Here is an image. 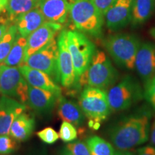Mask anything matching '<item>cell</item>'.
I'll return each mask as SVG.
<instances>
[{
  "mask_svg": "<svg viewBox=\"0 0 155 155\" xmlns=\"http://www.w3.org/2000/svg\"><path fill=\"white\" fill-rule=\"evenodd\" d=\"M150 111L139 110L124 117L111 128L109 138L118 150H129L144 144L149 139Z\"/></svg>",
  "mask_w": 155,
  "mask_h": 155,
  "instance_id": "obj_1",
  "label": "cell"
},
{
  "mask_svg": "<svg viewBox=\"0 0 155 155\" xmlns=\"http://www.w3.org/2000/svg\"><path fill=\"white\" fill-rule=\"evenodd\" d=\"M118 78L119 73L106 53L98 50L93 56L88 69L81 75L75 85L105 90L115 84Z\"/></svg>",
  "mask_w": 155,
  "mask_h": 155,
  "instance_id": "obj_2",
  "label": "cell"
},
{
  "mask_svg": "<svg viewBox=\"0 0 155 155\" xmlns=\"http://www.w3.org/2000/svg\"><path fill=\"white\" fill-rule=\"evenodd\" d=\"M70 18L74 28L93 36H99L104 24V15L91 0H70Z\"/></svg>",
  "mask_w": 155,
  "mask_h": 155,
  "instance_id": "obj_3",
  "label": "cell"
},
{
  "mask_svg": "<svg viewBox=\"0 0 155 155\" xmlns=\"http://www.w3.org/2000/svg\"><path fill=\"white\" fill-rule=\"evenodd\" d=\"M78 104L89 120V126L98 129L101 121L111 113L107 93L104 89L87 86L79 97Z\"/></svg>",
  "mask_w": 155,
  "mask_h": 155,
  "instance_id": "obj_4",
  "label": "cell"
},
{
  "mask_svg": "<svg viewBox=\"0 0 155 155\" xmlns=\"http://www.w3.org/2000/svg\"><path fill=\"white\" fill-rule=\"evenodd\" d=\"M104 45L119 67L127 70L135 68L136 56L140 46L137 37L129 34L114 35L106 38Z\"/></svg>",
  "mask_w": 155,
  "mask_h": 155,
  "instance_id": "obj_5",
  "label": "cell"
},
{
  "mask_svg": "<svg viewBox=\"0 0 155 155\" xmlns=\"http://www.w3.org/2000/svg\"><path fill=\"white\" fill-rule=\"evenodd\" d=\"M108 100L112 111H124L134 105L143 98L140 84L134 78L126 75L107 93Z\"/></svg>",
  "mask_w": 155,
  "mask_h": 155,
  "instance_id": "obj_6",
  "label": "cell"
},
{
  "mask_svg": "<svg viewBox=\"0 0 155 155\" xmlns=\"http://www.w3.org/2000/svg\"><path fill=\"white\" fill-rule=\"evenodd\" d=\"M68 46L75 70V84L88 69L94 55L95 47L87 37L78 31H67Z\"/></svg>",
  "mask_w": 155,
  "mask_h": 155,
  "instance_id": "obj_7",
  "label": "cell"
},
{
  "mask_svg": "<svg viewBox=\"0 0 155 155\" xmlns=\"http://www.w3.org/2000/svg\"><path fill=\"white\" fill-rule=\"evenodd\" d=\"M29 84L19 68L0 65V93L22 104L28 102Z\"/></svg>",
  "mask_w": 155,
  "mask_h": 155,
  "instance_id": "obj_8",
  "label": "cell"
},
{
  "mask_svg": "<svg viewBox=\"0 0 155 155\" xmlns=\"http://www.w3.org/2000/svg\"><path fill=\"white\" fill-rule=\"evenodd\" d=\"M24 64L47 73L55 82H60L58 40L53 39L48 45L31 55Z\"/></svg>",
  "mask_w": 155,
  "mask_h": 155,
  "instance_id": "obj_9",
  "label": "cell"
},
{
  "mask_svg": "<svg viewBox=\"0 0 155 155\" xmlns=\"http://www.w3.org/2000/svg\"><path fill=\"white\" fill-rule=\"evenodd\" d=\"M58 71L60 83L65 88L75 84V70L67 41V31L63 30L58 39Z\"/></svg>",
  "mask_w": 155,
  "mask_h": 155,
  "instance_id": "obj_10",
  "label": "cell"
},
{
  "mask_svg": "<svg viewBox=\"0 0 155 155\" xmlns=\"http://www.w3.org/2000/svg\"><path fill=\"white\" fill-rule=\"evenodd\" d=\"M61 29L62 25L45 21L40 28L30 35L27 38L28 43L25 48L24 63L31 55L55 39L56 35Z\"/></svg>",
  "mask_w": 155,
  "mask_h": 155,
  "instance_id": "obj_11",
  "label": "cell"
},
{
  "mask_svg": "<svg viewBox=\"0 0 155 155\" xmlns=\"http://www.w3.org/2000/svg\"><path fill=\"white\" fill-rule=\"evenodd\" d=\"M135 68L145 85L155 76V45L140 44L135 60Z\"/></svg>",
  "mask_w": 155,
  "mask_h": 155,
  "instance_id": "obj_12",
  "label": "cell"
},
{
  "mask_svg": "<svg viewBox=\"0 0 155 155\" xmlns=\"http://www.w3.org/2000/svg\"><path fill=\"white\" fill-rule=\"evenodd\" d=\"M133 0H116L108 9L106 16L107 28L111 31L119 30L129 24L131 19Z\"/></svg>",
  "mask_w": 155,
  "mask_h": 155,
  "instance_id": "obj_13",
  "label": "cell"
},
{
  "mask_svg": "<svg viewBox=\"0 0 155 155\" xmlns=\"http://www.w3.org/2000/svg\"><path fill=\"white\" fill-rule=\"evenodd\" d=\"M25 110V104L11 97L2 96L0 98V135H9L14 120Z\"/></svg>",
  "mask_w": 155,
  "mask_h": 155,
  "instance_id": "obj_14",
  "label": "cell"
},
{
  "mask_svg": "<svg viewBox=\"0 0 155 155\" xmlns=\"http://www.w3.org/2000/svg\"><path fill=\"white\" fill-rule=\"evenodd\" d=\"M22 76L31 86L61 95V88L47 73L22 64L18 67Z\"/></svg>",
  "mask_w": 155,
  "mask_h": 155,
  "instance_id": "obj_15",
  "label": "cell"
},
{
  "mask_svg": "<svg viewBox=\"0 0 155 155\" xmlns=\"http://www.w3.org/2000/svg\"><path fill=\"white\" fill-rule=\"evenodd\" d=\"M28 104L30 108L38 113H46L55 105L60 95L55 93L28 86Z\"/></svg>",
  "mask_w": 155,
  "mask_h": 155,
  "instance_id": "obj_16",
  "label": "cell"
},
{
  "mask_svg": "<svg viewBox=\"0 0 155 155\" xmlns=\"http://www.w3.org/2000/svg\"><path fill=\"white\" fill-rule=\"evenodd\" d=\"M70 6V0H43L39 7L46 21L62 25L66 21Z\"/></svg>",
  "mask_w": 155,
  "mask_h": 155,
  "instance_id": "obj_17",
  "label": "cell"
},
{
  "mask_svg": "<svg viewBox=\"0 0 155 155\" xmlns=\"http://www.w3.org/2000/svg\"><path fill=\"white\" fill-rule=\"evenodd\" d=\"M45 21L41 9L38 7L19 15L15 20V26L20 35L28 38Z\"/></svg>",
  "mask_w": 155,
  "mask_h": 155,
  "instance_id": "obj_18",
  "label": "cell"
},
{
  "mask_svg": "<svg viewBox=\"0 0 155 155\" xmlns=\"http://www.w3.org/2000/svg\"><path fill=\"white\" fill-rule=\"evenodd\" d=\"M58 114L63 121H68L75 126L82 125L85 114L76 103L60 96L58 100Z\"/></svg>",
  "mask_w": 155,
  "mask_h": 155,
  "instance_id": "obj_19",
  "label": "cell"
},
{
  "mask_svg": "<svg viewBox=\"0 0 155 155\" xmlns=\"http://www.w3.org/2000/svg\"><path fill=\"white\" fill-rule=\"evenodd\" d=\"M35 119L25 111L17 116L9 130V135L17 141H25L33 132Z\"/></svg>",
  "mask_w": 155,
  "mask_h": 155,
  "instance_id": "obj_20",
  "label": "cell"
},
{
  "mask_svg": "<svg viewBox=\"0 0 155 155\" xmlns=\"http://www.w3.org/2000/svg\"><path fill=\"white\" fill-rule=\"evenodd\" d=\"M40 2V0H8L6 11L9 20L15 22L19 15L38 7Z\"/></svg>",
  "mask_w": 155,
  "mask_h": 155,
  "instance_id": "obj_21",
  "label": "cell"
},
{
  "mask_svg": "<svg viewBox=\"0 0 155 155\" xmlns=\"http://www.w3.org/2000/svg\"><path fill=\"white\" fill-rule=\"evenodd\" d=\"M27 43H28L27 38L18 33L10 52L4 61V65L19 67V65L24 64L25 52Z\"/></svg>",
  "mask_w": 155,
  "mask_h": 155,
  "instance_id": "obj_22",
  "label": "cell"
},
{
  "mask_svg": "<svg viewBox=\"0 0 155 155\" xmlns=\"http://www.w3.org/2000/svg\"><path fill=\"white\" fill-rule=\"evenodd\" d=\"M155 7V0H136L132 7L131 19L138 24L150 18Z\"/></svg>",
  "mask_w": 155,
  "mask_h": 155,
  "instance_id": "obj_23",
  "label": "cell"
},
{
  "mask_svg": "<svg viewBox=\"0 0 155 155\" xmlns=\"http://www.w3.org/2000/svg\"><path fill=\"white\" fill-rule=\"evenodd\" d=\"M91 155H114V147L111 143L98 136H93L86 140Z\"/></svg>",
  "mask_w": 155,
  "mask_h": 155,
  "instance_id": "obj_24",
  "label": "cell"
},
{
  "mask_svg": "<svg viewBox=\"0 0 155 155\" xmlns=\"http://www.w3.org/2000/svg\"><path fill=\"white\" fill-rule=\"evenodd\" d=\"M18 35L17 27L10 25L3 38L0 40V64L3 63L14 45Z\"/></svg>",
  "mask_w": 155,
  "mask_h": 155,
  "instance_id": "obj_25",
  "label": "cell"
},
{
  "mask_svg": "<svg viewBox=\"0 0 155 155\" xmlns=\"http://www.w3.org/2000/svg\"><path fill=\"white\" fill-rule=\"evenodd\" d=\"M61 155H91L87 145L83 141L69 143L63 148Z\"/></svg>",
  "mask_w": 155,
  "mask_h": 155,
  "instance_id": "obj_26",
  "label": "cell"
},
{
  "mask_svg": "<svg viewBox=\"0 0 155 155\" xmlns=\"http://www.w3.org/2000/svg\"><path fill=\"white\" fill-rule=\"evenodd\" d=\"M59 137L64 142H71L74 141L78 137L76 129L72 124L63 121L60 128Z\"/></svg>",
  "mask_w": 155,
  "mask_h": 155,
  "instance_id": "obj_27",
  "label": "cell"
},
{
  "mask_svg": "<svg viewBox=\"0 0 155 155\" xmlns=\"http://www.w3.org/2000/svg\"><path fill=\"white\" fill-rule=\"evenodd\" d=\"M17 141L10 135H0V155H9L16 150Z\"/></svg>",
  "mask_w": 155,
  "mask_h": 155,
  "instance_id": "obj_28",
  "label": "cell"
},
{
  "mask_svg": "<svg viewBox=\"0 0 155 155\" xmlns=\"http://www.w3.org/2000/svg\"><path fill=\"white\" fill-rule=\"evenodd\" d=\"M37 135L43 142L48 144L55 143L59 139V134L51 127H46L37 132Z\"/></svg>",
  "mask_w": 155,
  "mask_h": 155,
  "instance_id": "obj_29",
  "label": "cell"
},
{
  "mask_svg": "<svg viewBox=\"0 0 155 155\" xmlns=\"http://www.w3.org/2000/svg\"><path fill=\"white\" fill-rule=\"evenodd\" d=\"M144 97L149 104L155 109V76L145 85Z\"/></svg>",
  "mask_w": 155,
  "mask_h": 155,
  "instance_id": "obj_30",
  "label": "cell"
},
{
  "mask_svg": "<svg viewBox=\"0 0 155 155\" xmlns=\"http://www.w3.org/2000/svg\"><path fill=\"white\" fill-rule=\"evenodd\" d=\"M96 9L100 13L105 16L108 9L112 7L116 0H91Z\"/></svg>",
  "mask_w": 155,
  "mask_h": 155,
  "instance_id": "obj_31",
  "label": "cell"
},
{
  "mask_svg": "<svg viewBox=\"0 0 155 155\" xmlns=\"http://www.w3.org/2000/svg\"><path fill=\"white\" fill-rule=\"evenodd\" d=\"M137 155H155V147L145 146L137 151Z\"/></svg>",
  "mask_w": 155,
  "mask_h": 155,
  "instance_id": "obj_32",
  "label": "cell"
},
{
  "mask_svg": "<svg viewBox=\"0 0 155 155\" xmlns=\"http://www.w3.org/2000/svg\"><path fill=\"white\" fill-rule=\"evenodd\" d=\"M150 140H151V143H152V144L155 147V119L154 122H153L152 128H151Z\"/></svg>",
  "mask_w": 155,
  "mask_h": 155,
  "instance_id": "obj_33",
  "label": "cell"
},
{
  "mask_svg": "<svg viewBox=\"0 0 155 155\" xmlns=\"http://www.w3.org/2000/svg\"><path fill=\"white\" fill-rule=\"evenodd\" d=\"M8 28H9V26H7L6 24L0 23V40L3 38L4 35L6 33V32H7Z\"/></svg>",
  "mask_w": 155,
  "mask_h": 155,
  "instance_id": "obj_34",
  "label": "cell"
},
{
  "mask_svg": "<svg viewBox=\"0 0 155 155\" xmlns=\"http://www.w3.org/2000/svg\"><path fill=\"white\" fill-rule=\"evenodd\" d=\"M7 4H8V0H0V13L6 10Z\"/></svg>",
  "mask_w": 155,
  "mask_h": 155,
  "instance_id": "obj_35",
  "label": "cell"
},
{
  "mask_svg": "<svg viewBox=\"0 0 155 155\" xmlns=\"http://www.w3.org/2000/svg\"><path fill=\"white\" fill-rule=\"evenodd\" d=\"M114 155H134L132 153L128 150H118L115 152Z\"/></svg>",
  "mask_w": 155,
  "mask_h": 155,
  "instance_id": "obj_36",
  "label": "cell"
},
{
  "mask_svg": "<svg viewBox=\"0 0 155 155\" xmlns=\"http://www.w3.org/2000/svg\"><path fill=\"white\" fill-rule=\"evenodd\" d=\"M40 2H42V1H43V0H40Z\"/></svg>",
  "mask_w": 155,
  "mask_h": 155,
  "instance_id": "obj_37",
  "label": "cell"
},
{
  "mask_svg": "<svg viewBox=\"0 0 155 155\" xmlns=\"http://www.w3.org/2000/svg\"><path fill=\"white\" fill-rule=\"evenodd\" d=\"M0 65H1V64H0Z\"/></svg>",
  "mask_w": 155,
  "mask_h": 155,
  "instance_id": "obj_38",
  "label": "cell"
}]
</instances>
